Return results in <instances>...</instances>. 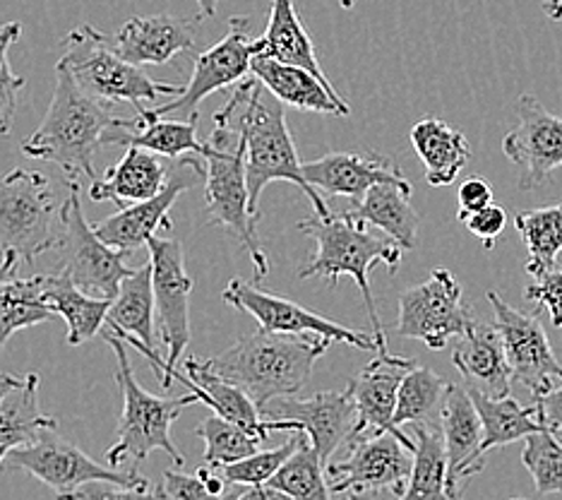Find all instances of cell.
I'll return each mask as SVG.
<instances>
[{
  "label": "cell",
  "mask_w": 562,
  "mask_h": 500,
  "mask_svg": "<svg viewBox=\"0 0 562 500\" xmlns=\"http://www.w3.org/2000/svg\"><path fill=\"white\" fill-rule=\"evenodd\" d=\"M440 429L445 435L447 459H450V469H447V498H457L462 493V486L469 484V479L476 477L485 467V455L481 453L483 421L467 385L450 382L442 402Z\"/></svg>",
  "instance_id": "ffe728a7"
},
{
  "label": "cell",
  "mask_w": 562,
  "mask_h": 500,
  "mask_svg": "<svg viewBox=\"0 0 562 500\" xmlns=\"http://www.w3.org/2000/svg\"><path fill=\"white\" fill-rule=\"evenodd\" d=\"M5 465L10 469H22L32 477L46 484L63 498H72L80 489L89 484H113L121 489L131 491V496H155L157 486H151L149 479L139 477L135 469H116L104 467L101 462H94L85 455L78 445L58 438L56 429L44 431L40 438L30 445L15 447L8 457Z\"/></svg>",
  "instance_id": "9c48e42d"
},
{
  "label": "cell",
  "mask_w": 562,
  "mask_h": 500,
  "mask_svg": "<svg viewBox=\"0 0 562 500\" xmlns=\"http://www.w3.org/2000/svg\"><path fill=\"white\" fill-rule=\"evenodd\" d=\"M22 34L20 22L0 24V137H5L15 121L18 95L24 89V77L15 75L8 63V51Z\"/></svg>",
  "instance_id": "ee69618b"
},
{
  "label": "cell",
  "mask_w": 562,
  "mask_h": 500,
  "mask_svg": "<svg viewBox=\"0 0 562 500\" xmlns=\"http://www.w3.org/2000/svg\"><path fill=\"white\" fill-rule=\"evenodd\" d=\"M265 419L272 421H296L301 431L308 435V441L315 445V451L321 453L325 467L335 457V453L356 431V402L349 395V390L337 392H317L308 400H301V397H279L274 407L265 409Z\"/></svg>",
  "instance_id": "d6986e66"
},
{
  "label": "cell",
  "mask_w": 562,
  "mask_h": 500,
  "mask_svg": "<svg viewBox=\"0 0 562 500\" xmlns=\"http://www.w3.org/2000/svg\"><path fill=\"white\" fill-rule=\"evenodd\" d=\"M412 184L382 181L356 200L349 212L370 226H378L400 243L404 251H414L418 243L420 216L412 208Z\"/></svg>",
  "instance_id": "f1b7e54d"
},
{
  "label": "cell",
  "mask_w": 562,
  "mask_h": 500,
  "mask_svg": "<svg viewBox=\"0 0 562 500\" xmlns=\"http://www.w3.org/2000/svg\"><path fill=\"white\" fill-rule=\"evenodd\" d=\"M155 281H151V260H147L121 281L116 299L109 308L106 325L123 340L155 346Z\"/></svg>",
  "instance_id": "d6a6232c"
},
{
  "label": "cell",
  "mask_w": 562,
  "mask_h": 500,
  "mask_svg": "<svg viewBox=\"0 0 562 500\" xmlns=\"http://www.w3.org/2000/svg\"><path fill=\"white\" fill-rule=\"evenodd\" d=\"M214 123L234 127L246 140V178L250 212L260 220L262 190L274 181H286L296 186L311 200L317 216L331 214L325 196H321L303 176V164L299 162L296 145L289 133L284 104L270 95H262V82L258 77H246L238 82L236 92L226 101V107L214 113Z\"/></svg>",
  "instance_id": "6da1fadb"
},
{
  "label": "cell",
  "mask_w": 562,
  "mask_h": 500,
  "mask_svg": "<svg viewBox=\"0 0 562 500\" xmlns=\"http://www.w3.org/2000/svg\"><path fill=\"white\" fill-rule=\"evenodd\" d=\"M255 56V38L248 32V18H232V30L220 44L202 51L195 58L193 75L186 89L169 104L157 109H143V119H198L200 104L214 92L238 85L248 77Z\"/></svg>",
  "instance_id": "5bb4252c"
},
{
  "label": "cell",
  "mask_w": 562,
  "mask_h": 500,
  "mask_svg": "<svg viewBox=\"0 0 562 500\" xmlns=\"http://www.w3.org/2000/svg\"><path fill=\"white\" fill-rule=\"evenodd\" d=\"M299 229L305 236H311L317 246L313 260L301 269L299 277H327L331 287H337V281L344 275L353 277L363 293L370 325H373V337L378 340V354H390L385 327L380 323L373 289H370V269L382 263L394 275L402 263L404 248L387 234L378 236L373 231H368V224L356 220L349 210L344 214L327 216L313 214L308 220L299 222Z\"/></svg>",
  "instance_id": "277c9868"
},
{
  "label": "cell",
  "mask_w": 562,
  "mask_h": 500,
  "mask_svg": "<svg viewBox=\"0 0 562 500\" xmlns=\"http://www.w3.org/2000/svg\"><path fill=\"white\" fill-rule=\"evenodd\" d=\"M515 229L529 251L527 273L531 277L558 265V255L562 253V202L541 210L517 212Z\"/></svg>",
  "instance_id": "ab89813d"
},
{
  "label": "cell",
  "mask_w": 562,
  "mask_h": 500,
  "mask_svg": "<svg viewBox=\"0 0 562 500\" xmlns=\"http://www.w3.org/2000/svg\"><path fill=\"white\" fill-rule=\"evenodd\" d=\"M524 299L539 305V311H548L553 325L562 327V267L553 265L536 275L524 289Z\"/></svg>",
  "instance_id": "f6af8a7d"
},
{
  "label": "cell",
  "mask_w": 562,
  "mask_h": 500,
  "mask_svg": "<svg viewBox=\"0 0 562 500\" xmlns=\"http://www.w3.org/2000/svg\"><path fill=\"white\" fill-rule=\"evenodd\" d=\"M104 145L145 147L166 159H178L186 154L202 157L204 154V143L198 140V119H143V115H135L127 131L109 133Z\"/></svg>",
  "instance_id": "836d02e7"
},
{
  "label": "cell",
  "mask_w": 562,
  "mask_h": 500,
  "mask_svg": "<svg viewBox=\"0 0 562 500\" xmlns=\"http://www.w3.org/2000/svg\"><path fill=\"white\" fill-rule=\"evenodd\" d=\"M476 323L464 301V289L445 267H436L424 285L400 293L397 335L424 342L430 352H440L450 340H459Z\"/></svg>",
  "instance_id": "7c38bea8"
},
{
  "label": "cell",
  "mask_w": 562,
  "mask_h": 500,
  "mask_svg": "<svg viewBox=\"0 0 562 500\" xmlns=\"http://www.w3.org/2000/svg\"><path fill=\"white\" fill-rule=\"evenodd\" d=\"M462 224L467 226V231H469L471 236H476L483 243V246L491 251L495 246L497 236H501L503 231H505L507 210L501 208V204L491 202V204H485L483 210L467 214L464 220H462Z\"/></svg>",
  "instance_id": "bcb514c9"
},
{
  "label": "cell",
  "mask_w": 562,
  "mask_h": 500,
  "mask_svg": "<svg viewBox=\"0 0 562 500\" xmlns=\"http://www.w3.org/2000/svg\"><path fill=\"white\" fill-rule=\"evenodd\" d=\"M325 462L315 445L305 438L299 443L291 457L277 469L274 477L265 484V498H296V500H327L331 496L325 481Z\"/></svg>",
  "instance_id": "74e56055"
},
{
  "label": "cell",
  "mask_w": 562,
  "mask_h": 500,
  "mask_svg": "<svg viewBox=\"0 0 562 500\" xmlns=\"http://www.w3.org/2000/svg\"><path fill=\"white\" fill-rule=\"evenodd\" d=\"M104 340L116 354V382L123 392V414L119 421L116 443L106 451V462L116 469L127 465L137 471L151 453L161 451L171 457L176 467H183V455L178 453L171 438V426L186 407L200 404L198 397L193 392L186 397H157L147 392L135 378L131 358L125 352L127 342L113 330L106 332Z\"/></svg>",
  "instance_id": "5b68a950"
},
{
  "label": "cell",
  "mask_w": 562,
  "mask_h": 500,
  "mask_svg": "<svg viewBox=\"0 0 562 500\" xmlns=\"http://www.w3.org/2000/svg\"><path fill=\"white\" fill-rule=\"evenodd\" d=\"M169 169L157 152L145 147H127L123 159L111 166L104 178H94L89 186V198L94 202H113L119 210L127 204L143 202L169 181Z\"/></svg>",
  "instance_id": "83f0119b"
},
{
  "label": "cell",
  "mask_w": 562,
  "mask_h": 500,
  "mask_svg": "<svg viewBox=\"0 0 562 500\" xmlns=\"http://www.w3.org/2000/svg\"><path fill=\"white\" fill-rule=\"evenodd\" d=\"M303 176L321 196H347L351 200H361L375 184L406 181L400 166L378 152H329L325 157L305 162Z\"/></svg>",
  "instance_id": "603a6c76"
},
{
  "label": "cell",
  "mask_w": 562,
  "mask_h": 500,
  "mask_svg": "<svg viewBox=\"0 0 562 500\" xmlns=\"http://www.w3.org/2000/svg\"><path fill=\"white\" fill-rule=\"evenodd\" d=\"M329 344L321 335H286L260 327L212 356L210 364L265 412L279 397L299 395L308 385L315 362Z\"/></svg>",
  "instance_id": "3957f363"
},
{
  "label": "cell",
  "mask_w": 562,
  "mask_h": 500,
  "mask_svg": "<svg viewBox=\"0 0 562 500\" xmlns=\"http://www.w3.org/2000/svg\"><path fill=\"white\" fill-rule=\"evenodd\" d=\"M353 3H356V0H341V8H344V10H351Z\"/></svg>",
  "instance_id": "db71d44e"
},
{
  "label": "cell",
  "mask_w": 562,
  "mask_h": 500,
  "mask_svg": "<svg viewBox=\"0 0 562 500\" xmlns=\"http://www.w3.org/2000/svg\"><path fill=\"white\" fill-rule=\"evenodd\" d=\"M44 285L46 275H34L27 279L10 275L0 285V352L20 330L48 323L56 315L44 299Z\"/></svg>",
  "instance_id": "8d00e7d4"
},
{
  "label": "cell",
  "mask_w": 562,
  "mask_h": 500,
  "mask_svg": "<svg viewBox=\"0 0 562 500\" xmlns=\"http://www.w3.org/2000/svg\"><path fill=\"white\" fill-rule=\"evenodd\" d=\"M412 145L426 169V181L436 188L452 186L471 159V145L462 131L440 119L418 121L412 127Z\"/></svg>",
  "instance_id": "f546056e"
},
{
  "label": "cell",
  "mask_w": 562,
  "mask_h": 500,
  "mask_svg": "<svg viewBox=\"0 0 562 500\" xmlns=\"http://www.w3.org/2000/svg\"><path fill=\"white\" fill-rule=\"evenodd\" d=\"M157 498H186V500H195V498H210V491L204 489L202 479L195 474H183L178 469H166L161 486H157Z\"/></svg>",
  "instance_id": "7dc6e473"
},
{
  "label": "cell",
  "mask_w": 562,
  "mask_h": 500,
  "mask_svg": "<svg viewBox=\"0 0 562 500\" xmlns=\"http://www.w3.org/2000/svg\"><path fill=\"white\" fill-rule=\"evenodd\" d=\"M255 56H270L277 60L293 63V66L308 68L323 82L331 85L321 60H317L315 44L308 30H305L293 0H272L267 30L262 36L255 38Z\"/></svg>",
  "instance_id": "4dcf8cb0"
},
{
  "label": "cell",
  "mask_w": 562,
  "mask_h": 500,
  "mask_svg": "<svg viewBox=\"0 0 562 500\" xmlns=\"http://www.w3.org/2000/svg\"><path fill=\"white\" fill-rule=\"evenodd\" d=\"M200 178H204V166L200 164V157L198 154H190V157L186 154L157 196H151L143 202L127 204V208L94 224V231L109 243V246L121 251L123 255H133L143 246H147V241L151 236H157L159 229L173 231V222L169 214L173 202L183 190L195 186Z\"/></svg>",
  "instance_id": "2e32d148"
},
{
  "label": "cell",
  "mask_w": 562,
  "mask_h": 500,
  "mask_svg": "<svg viewBox=\"0 0 562 500\" xmlns=\"http://www.w3.org/2000/svg\"><path fill=\"white\" fill-rule=\"evenodd\" d=\"M543 12L548 15V20L560 22L562 20V0H541Z\"/></svg>",
  "instance_id": "816d5d0a"
},
{
  "label": "cell",
  "mask_w": 562,
  "mask_h": 500,
  "mask_svg": "<svg viewBox=\"0 0 562 500\" xmlns=\"http://www.w3.org/2000/svg\"><path fill=\"white\" fill-rule=\"evenodd\" d=\"M414 431V467L404 500L447 498V459L440 423H408Z\"/></svg>",
  "instance_id": "d590c367"
},
{
  "label": "cell",
  "mask_w": 562,
  "mask_h": 500,
  "mask_svg": "<svg viewBox=\"0 0 562 500\" xmlns=\"http://www.w3.org/2000/svg\"><path fill=\"white\" fill-rule=\"evenodd\" d=\"M202 18L143 15L127 20L116 36H109L111 46L135 66H166L183 51L198 46V22Z\"/></svg>",
  "instance_id": "44dd1931"
},
{
  "label": "cell",
  "mask_w": 562,
  "mask_h": 500,
  "mask_svg": "<svg viewBox=\"0 0 562 500\" xmlns=\"http://www.w3.org/2000/svg\"><path fill=\"white\" fill-rule=\"evenodd\" d=\"M250 75L258 77L267 92L286 107L323 115H349L351 111L347 101L337 95V89L323 82L308 68L270 56H252Z\"/></svg>",
  "instance_id": "d4e9b609"
},
{
  "label": "cell",
  "mask_w": 562,
  "mask_h": 500,
  "mask_svg": "<svg viewBox=\"0 0 562 500\" xmlns=\"http://www.w3.org/2000/svg\"><path fill=\"white\" fill-rule=\"evenodd\" d=\"M58 222L60 204L42 171L12 169L0 176V246L32 265L40 255L58 248L63 236Z\"/></svg>",
  "instance_id": "ba28073f"
},
{
  "label": "cell",
  "mask_w": 562,
  "mask_h": 500,
  "mask_svg": "<svg viewBox=\"0 0 562 500\" xmlns=\"http://www.w3.org/2000/svg\"><path fill=\"white\" fill-rule=\"evenodd\" d=\"M204 202L207 224L222 226L236 236L255 267V279L270 273V260L258 236V216L250 212L246 178V140L234 127L214 123L212 137L204 143Z\"/></svg>",
  "instance_id": "8992f818"
},
{
  "label": "cell",
  "mask_w": 562,
  "mask_h": 500,
  "mask_svg": "<svg viewBox=\"0 0 562 500\" xmlns=\"http://www.w3.org/2000/svg\"><path fill=\"white\" fill-rule=\"evenodd\" d=\"M183 368L186 374H178L173 368L171 380L186 385V388L198 397V402L210 407L214 414L238 423V426L260 435L262 441H267V435L274 431L272 421L262 419L258 404H255L250 397L238 388V385L228 382L224 376L216 374L210 364V358L183 356Z\"/></svg>",
  "instance_id": "cb8c5ba5"
},
{
  "label": "cell",
  "mask_w": 562,
  "mask_h": 500,
  "mask_svg": "<svg viewBox=\"0 0 562 500\" xmlns=\"http://www.w3.org/2000/svg\"><path fill=\"white\" fill-rule=\"evenodd\" d=\"M303 435H305L303 431H293L291 441L286 445L272 447V451L252 453L246 459H238V462H234V465H226L222 469V474L228 484L255 489V491H260V498H265V484L274 477L277 469L284 465L293 451H296L299 443L303 441Z\"/></svg>",
  "instance_id": "7bdbcfd3"
},
{
  "label": "cell",
  "mask_w": 562,
  "mask_h": 500,
  "mask_svg": "<svg viewBox=\"0 0 562 500\" xmlns=\"http://www.w3.org/2000/svg\"><path fill=\"white\" fill-rule=\"evenodd\" d=\"M44 299L50 311L66 320L70 346H80L87 340H92L106 325L111 299L89 297L87 291L75 285L63 267L46 273Z\"/></svg>",
  "instance_id": "1f68e13d"
},
{
  "label": "cell",
  "mask_w": 562,
  "mask_h": 500,
  "mask_svg": "<svg viewBox=\"0 0 562 500\" xmlns=\"http://www.w3.org/2000/svg\"><path fill=\"white\" fill-rule=\"evenodd\" d=\"M198 8H200V18L202 20H210L216 15V8H220V0H195Z\"/></svg>",
  "instance_id": "f5cc1de1"
},
{
  "label": "cell",
  "mask_w": 562,
  "mask_h": 500,
  "mask_svg": "<svg viewBox=\"0 0 562 500\" xmlns=\"http://www.w3.org/2000/svg\"><path fill=\"white\" fill-rule=\"evenodd\" d=\"M488 303L495 313V327L501 332L507 364L515 380L524 382L531 395H543L562 382V364L553 354L551 340L541 325L539 315H529L509 305L501 293L488 291Z\"/></svg>",
  "instance_id": "e0dca14e"
},
{
  "label": "cell",
  "mask_w": 562,
  "mask_h": 500,
  "mask_svg": "<svg viewBox=\"0 0 562 500\" xmlns=\"http://www.w3.org/2000/svg\"><path fill=\"white\" fill-rule=\"evenodd\" d=\"M519 123L503 140L505 157L517 166L519 188L531 192L551 181L562 166V115L548 111L533 95H521Z\"/></svg>",
  "instance_id": "ac0fdd59"
},
{
  "label": "cell",
  "mask_w": 562,
  "mask_h": 500,
  "mask_svg": "<svg viewBox=\"0 0 562 500\" xmlns=\"http://www.w3.org/2000/svg\"><path fill=\"white\" fill-rule=\"evenodd\" d=\"M414 366H418L414 358L378 354L373 362L349 382L347 390L353 397L356 414H359L353 435L402 431L394 426V409H397L400 385Z\"/></svg>",
  "instance_id": "7402d4cb"
},
{
  "label": "cell",
  "mask_w": 562,
  "mask_h": 500,
  "mask_svg": "<svg viewBox=\"0 0 562 500\" xmlns=\"http://www.w3.org/2000/svg\"><path fill=\"white\" fill-rule=\"evenodd\" d=\"M447 388H450V382L438 376L436 370L414 366L400 385L394 426L402 429L408 423H440Z\"/></svg>",
  "instance_id": "f35d334b"
},
{
  "label": "cell",
  "mask_w": 562,
  "mask_h": 500,
  "mask_svg": "<svg viewBox=\"0 0 562 500\" xmlns=\"http://www.w3.org/2000/svg\"><path fill=\"white\" fill-rule=\"evenodd\" d=\"M452 364L471 392L505 397L513 388L515 376L507 364L505 344L495 323L485 325L476 320L467 335L459 337L452 352Z\"/></svg>",
  "instance_id": "484cf974"
},
{
  "label": "cell",
  "mask_w": 562,
  "mask_h": 500,
  "mask_svg": "<svg viewBox=\"0 0 562 500\" xmlns=\"http://www.w3.org/2000/svg\"><path fill=\"white\" fill-rule=\"evenodd\" d=\"M347 445V457L327 465L331 496L392 493L404 498L414 467V443L404 431L353 435Z\"/></svg>",
  "instance_id": "30bf717a"
},
{
  "label": "cell",
  "mask_w": 562,
  "mask_h": 500,
  "mask_svg": "<svg viewBox=\"0 0 562 500\" xmlns=\"http://www.w3.org/2000/svg\"><path fill=\"white\" fill-rule=\"evenodd\" d=\"M533 404L543 426L562 433V385H555L543 395H533Z\"/></svg>",
  "instance_id": "681fc988"
},
{
  "label": "cell",
  "mask_w": 562,
  "mask_h": 500,
  "mask_svg": "<svg viewBox=\"0 0 562 500\" xmlns=\"http://www.w3.org/2000/svg\"><path fill=\"white\" fill-rule=\"evenodd\" d=\"M60 267L89 297L116 299L121 281L133 273V267L125 265L127 255L109 246L94 226L87 224L80 200V181H68V198L60 208Z\"/></svg>",
  "instance_id": "8fae6325"
},
{
  "label": "cell",
  "mask_w": 562,
  "mask_h": 500,
  "mask_svg": "<svg viewBox=\"0 0 562 500\" xmlns=\"http://www.w3.org/2000/svg\"><path fill=\"white\" fill-rule=\"evenodd\" d=\"M50 429H58V419L42 412L40 374L0 376V467L15 447L34 443Z\"/></svg>",
  "instance_id": "4316f807"
},
{
  "label": "cell",
  "mask_w": 562,
  "mask_h": 500,
  "mask_svg": "<svg viewBox=\"0 0 562 500\" xmlns=\"http://www.w3.org/2000/svg\"><path fill=\"white\" fill-rule=\"evenodd\" d=\"M18 260H20V255H18L15 251L0 246V285H3V281H5L10 275H15Z\"/></svg>",
  "instance_id": "f907efd6"
},
{
  "label": "cell",
  "mask_w": 562,
  "mask_h": 500,
  "mask_svg": "<svg viewBox=\"0 0 562 500\" xmlns=\"http://www.w3.org/2000/svg\"><path fill=\"white\" fill-rule=\"evenodd\" d=\"M56 66L66 68L75 82L94 99L106 101V104L123 101L135 111H143L145 101L178 97L186 89L181 85L151 80L143 66L125 60L111 46L109 34L89 27V24H82L63 38V56Z\"/></svg>",
  "instance_id": "52a82bcc"
},
{
  "label": "cell",
  "mask_w": 562,
  "mask_h": 500,
  "mask_svg": "<svg viewBox=\"0 0 562 500\" xmlns=\"http://www.w3.org/2000/svg\"><path fill=\"white\" fill-rule=\"evenodd\" d=\"M457 198H459L457 220L462 222L467 214L479 212V210L485 208V204L493 202V186L485 181V178H479V176L467 178V181L459 186V196Z\"/></svg>",
  "instance_id": "c3c4849f"
},
{
  "label": "cell",
  "mask_w": 562,
  "mask_h": 500,
  "mask_svg": "<svg viewBox=\"0 0 562 500\" xmlns=\"http://www.w3.org/2000/svg\"><path fill=\"white\" fill-rule=\"evenodd\" d=\"M131 119H119L75 82V77L56 66V89L42 125L24 140L22 152L30 159L60 166L68 181L80 176L94 178V152L113 131H127Z\"/></svg>",
  "instance_id": "7a4b0ae2"
},
{
  "label": "cell",
  "mask_w": 562,
  "mask_h": 500,
  "mask_svg": "<svg viewBox=\"0 0 562 500\" xmlns=\"http://www.w3.org/2000/svg\"><path fill=\"white\" fill-rule=\"evenodd\" d=\"M195 435L204 443L202 465L212 469H224L226 465H234L238 459H246L248 455L258 453L260 445L265 443L260 435L250 433L248 429H243L238 423L220 414L204 419L195 429Z\"/></svg>",
  "instance_id": "60d3db41"
},
{
  "label": "cell",
  "mask_w": 562,
  "mask_h": 500,
  "mask_svg": "<svg viewBox=\"0 0 562 500\" xmlns=\"http://www.w3.org/2000/svg\"><path fill=\"white\" fill-rule=\"evenodd\" d=\"M224 303L240 313H248L258 320L262 330L286 332V335H321L331 344H349L353 349L378 352V340L373 335H363L351 327H344L335 320L317 315L296 301L274 297L270 291H262L243 279H232L222 293Z\"/></svg>",
  "instance_id": "9a60e30c"
},
{
  "label": "cell",
  "mask_w": 562,
  "mask_h": 500,
  "mask_svg": "<svg viewBox=\"0 0 562 500\" xmlns=\"http://www.w3.org/2000/svg\"><path fill=\"white\" fill-rule=\"evenodd\" d=\"M147 248L151 260V281H155L161 344L166 349L161 385L171 388L173 368L183 362L190 344V291H193V277L188 275L181 241L151 236L147 241Z\"/></svg>",
  "instance_id": "4fadbf2b"
},
{
  "label": "cell",
  "mask_w": 562,
  "mask_h": 500,
  "mask_svg": "<svg viewBox=\"0 0 562 500\" xmlns=\"http://www.w3.org/2000/svg\"><path fill=\"white\" fill-rule=\"evenodd\" d=\"M471 397H474L483 421V455H488L495 447H505L515 441H524L527 435L546 429L539 419V412H536V404L524 407L513 395L485 397L481 392H471Z\"/></svg>",
  "instance_id": "e575fe53"
},
{
  "label": "cell",
  "mask_w": 562,
  "mask_h": 500,
  "mask_svg": "<svg viewBox=\"0 0 562 500\" xmlns=\"http://www.w3.org/2000/svg\"><path fill=\"white\" fill-rule=\"evenodd\" d=\"M521 465L531 474L536 493H562V433L541 429L527 435Z\"/></svg>",
  "instance_id": "b9f144b4"
}]
</instances>
